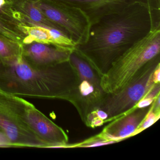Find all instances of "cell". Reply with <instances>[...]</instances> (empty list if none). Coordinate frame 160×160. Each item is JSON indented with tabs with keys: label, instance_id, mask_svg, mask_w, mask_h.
<instances>
[{
	"label": "cell",
	"instance_id": "8fae6325",
	"mask_svg": "<svg viewBox=\"0 0 160 160\" xmlns=\"http://www.w3.org/2000/svg\"><path fill=\"white\" fill-rule=\"evenodd\" d=\"M80 9L91 25L104 17L121 11L136 0H57Z\"/></svg>",
	"mask_w": 160,
	"mask_h": 160
},
{
	"label": "cell",
	"instance_id": "7a4b0ae2",
	"mask_svg": "<svg viewBox=\"0 0 160 160\" xmlns=\"http://www.w3.org/2000/svg\"><path fill=\"white\" fill-rule=\"evenodd\" d=\"M79 78L70 61L48 67L30 65L22 55L10 63L0 62V90L16 96L60 99L73 104Z\"/></svg>",
	"mask_w": 160,
	"mask_h": 160
},
{
	"label": "cell",
	"instance_id": "2e32d148",
	"mask_svg": "<svg viewBox=\"0 0 160 160\" xmlns=\"http://www.w3.org/2000/svg\"><path fill=\"white\" fill-rule=\"evenodd\" d=\"M0 34L13 41L22 43V42H21L22 38L20 36V34L14 30L12 28L9 26L8 24L5 23L4 19H2L1 16H0Z\"/></svg>",
	"mask_w": 160,
	"mask_h": 160
},
{
	"label": "cell",
	"instance_id": "9c48e42d",
	"mask_svg": "<svg viewBox=\"0 0 160 160\" xmlns=\"http://www.w3.org/2000/svg\"><path fill=\"white\" fill-rule=\"evenodd\" d=\"M18 28L27 36L22 41L24 44L33 42L52 45L69 51H73L76 44L60 30L50 27L20 24Z\"/></svg>",
	"mask_w": 160,
	"mask_h": 160
},
{
	"label": "cell",
	"instance_id": "e0dca14e",
	"mask_svg": "<svg viewBox=\"0 0 160 160\" xmlns=\"http://www.w3.org/2000/svg\"><path fill=\"white\" fill-rule=\"evenodd\" d=\"M160 117V114H156L152 111V106L150 110L135 132L134 135L139 133L148 127L152 125L159 119Z\"/></svg>",
	"mask_w": 160,
	"mask_h": 160
},
{
	"label": "cell",
	"instance_id": "52a82bcc",
	"mask_svg": "<svg viewBox=\"0 0 160 160\" xmlns=\"http://www.w3.org/2000/svg\"><path fill=\"white\" fill-rule=\"evenodd\" d=\"M0 130L7 136L12 147L48 148L1 101Z\"/></svg>",
	"mask_w": 160,
	"mask_h": 160
},
{
	"label": "cell",
	"instance_id": "8992f818",
	"mask_svg": "<svg viewBox=\"0 0 160 160\" xmlns=\"http://www.w3.org/2000/svg\"><path fill=\"white\" fill-rule=\"evenodd\" d=\"M50 3L36 2V5L51 22L58 26L77 46L85 43L90 29V22L77 7L57 0Z\"/></svg>",
	"mask_w": 160,
	"mask_h": 160
},
{
	"label": "cell",
	"instance_id": "5bb4252c",
	"mask_svg": "<svg viewBox=\"0 0 160 160\" xmlns=\"http://www.w3.org/2000/svg\"><path fill=\"white\" fill-rule=\"evenodd\" d=\"M115 140H107L100 134L86 139L82 142L73 144H67L66 148H93L117 143Z\"/></svg>",
	"mask_w": 160,
	"mask_h": 160
},
{
	"label": "cell",
	"instance_id": "30bf717a",
	"mask_svg": "<svg viewBox=\"0 0 160 160\" xmlns=\"http://www.w3.org/2000/svg\"><path fill=\"white\" fill-rule=\"evenodd\" d=\"M27 45L24 46L22 57L30 65L36 68L48 67L67 61L72 52L39 43Z\"/></svg>",
	"mask_w": 160,
	"mask_h": 160
},
{
	"label": "cell",
	"instance_id": "6da1fadb",
	"mask_svg": "<svg viewBox=\"0 0 160 160\" xmlns=\"http://www.w3.org/2000/svg\"><path fill=\"white\" fill-rule=\"evenodd\" d=\"M152 29L147 4L136 0L92 24L86 42L77 46L74 51L102 77L122 54Z\"/></svg>",
	"mask_w": 160,
	"mask_h": 160
},
{
	"label": "cell",
	"instance_id": "277c9868",
	"mask_svg": "<svg viewBox=\"0 0 160 160\" xmlns=\"http://www.w3.org/2000/svg\"><path fill=\"white\" fill-rule=\"evenodd\" d=\"M160 65V55L146 63L127 85L117 92L106 93L98 109L108 116L107 122L122 116L135 108L154 85L153 74Z\"/></svg>",
	"mask_w": 160,
	"mask_h": 160
},
{
	"label": "cell",
	"instance_id": "5b68a950",
	"mask_svg": "<svg viewBox=\"0 0 160 160\" xmlns=\"http://www.w3.org/2000/svg\"><path fill=\"white\" fill-rule=\"evenodd\" d=\"M0 100L39 139L47 145V148H66L69 141L66 133L32 104L18 96L1 90Z\"/></svg>",
	"mask_w": 160,
	"mask_h": 160
},
{
	"label": "cell",
	"instance_id": "3957f363",
	"mask_svg": "<svg viewBox=\"0 0 160 160\" xmlns=\"http://www.w3.org/2000/svg\"><path fill=\"white\" fill-rule=\"evenodd\" d=\"M160 53V27H157L151 30L114 62L108 72L101 77L102 88L106 93H114L121 89Z\"/></svg>",
	"mask_w": 160,
	"mask_h": 160
},
{
	"label": "cell",
	"instance_id": "ffe728a7",
	"mask_svg": "<svg viewBox=\"0 0 160 160\" xmlns=\"http://www.w3.org/2000/svg\"><path fill=\"white\" fill-rule=\"evenodd\" d=\"M160 94L155 98L152 104V110L156 114H160Z\"/></svg>",
	"mask_w": 160,
	"mask_h": 160
},
{
	"label": "cell",
	"instance_id": "9a60e30c",
	"mask_svg": "<svg viewBox=\"0 0 160 160\" xmlns=\"http://www.w3.org/2000/svg\"><path fill=\"white\" fill-rule=\"evenodd\" d=\"M149 11L152 29L160 27V0H144Z\"/></svg>",
	"mask_w": 160,
	"mask_h": 160
},
{
	"label": "cell",
	"instance_id": "d6986e66",
	"mask_svg": "<svg viewBox=\"0 0 160 160\" xmlns=\"http://www.w3.org/2000/svg\"><path fill=\"white\" fill-rule=\"evenodd\" d=\"M155 99H147V98H142L138 102L135 107L138 108H143L147 107L151 105Z\"/></svg>",
	"mask_w": 160,
	"mask_h": 160
},
{
	"label": "cell",
	"instance_id": "44dd1931",
	"mask_svg": "<svg viewBox=\"0 0 160 160\" xmlns=\"http://www.w3.org/2000/svg\"><path fill=\"white\" fill-rule=\"evenodd\" d=\"M160 65H159L153 72V78L154 83H160Z\"/></svg>",
	"mask_w": 160,
	"mask_h": 160
},
{
	"label": "cell",
	"instance_id": "4fadbf2b",
	"mask_svg": "<svg viewBox=\"0 0 160 160\" xmlns=\"http://www.w3.org/2000/svg\"><path fill=\"white\" fill-rule=\"evenodd\" d=\"M24 45L0 34V62L10 63L16 60L23 53Z\"/></svg>",
	"mask_w": 160,
	"mask_h": 160
},
{
	"label": "cell",
	"instance_id": "7c38bea8",
	"mask_svg": "<svg viewBox=\"0 0 160 160\" xmlns=\"http://www.w3.org/2000/svg\"><path fill=\"white\" fill-rule=\"evenodd\" d=\"M19 8L21 12L18 13L20 16L19 18L21 20L24 19L29 25L44 26L60 30L46 17L35 2L25 1L20 3Z\"/></svg>",
	"mask_w": 160,
	"mask_h": 160
},
{
	"label": "cell",
	"instance_id": "ac0fdd59",
	"mask_svg": "<svg viewBox=\"0 0 160 160\" xmlns=\"http://www.w3.org/2000/svg\"><path fill=\"white\" fill-rule=\"evenodd\" d=\"M0 147H12V143L4 132L0 130Z\"/></svg>",
	"mask_w": 160,
	"mask_h": 160
},
{
	"label": "cell",
	"instance_id": "7402d4cb",
	"mask_svg": "<svg viewBox=\"0 0 160 160\" xmlns=\"http://www.w3.org/2000/svg\"><path fill=\"white\" fill-rule=\"evenodd\" d=\"M6 4L5 0H0V9Z\"/></svg>",
	"mask_w": 160,
	"mask_h": 160
},
{
	"label": "cell",
	"instance_id": "ba28073f",
	"mask_svg": "<svg viewBox=\"0 0 160 160\" xmlns=\"http://www.w3.org/2000/svg\"><path fill=\"white\" fill-rule=\"evenodd\" d=\"M134 108L124 115L111 121L100 135L105 139L118 142L134 136V133L151 108Z\"/></svg>",
	"mask_w": 160,
	"mask_h": 160
}]
</instances>
